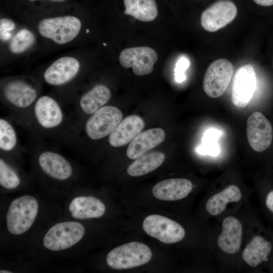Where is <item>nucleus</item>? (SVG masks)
<instances>
[{"mask_svg":"<svg viewBox=\"0 0 273 273\" xmlns=\"http://www.w3.org/2000/svg\"><path fill=\"white\" fill-rule=\"evenodd\" d=\"M28 1H37V0H28ZM38 1H40V0H38ZM49 1H52V2H64L66 0H49Z\"/></svg>","mask_w":273,"mask_h":273,"instance_id":"nucleus-33","label":"nucleus"},{"mask_svg":"<svg viewBox=\"0 0 273 273\" xmlns=\"http://www.w3.org/2000/svg\"><path fill=\"white\" fill-rule=\"evenodd\" d=\"M241 198L242 193L239 187L231 185L211 196L206 202V209L210 215L216 216L224 210L228 203L239 201Z\"/></svg>","mask_w":273,"mask_h":273,"instance_id":"nucleus-22","label":"nucleus"},{"mask_svg":"<svg viewBox=\"0 0 273 273\" xmlns=\"http://www.w3.org/2000/svg\"><path fill=\"white\" fill-rule=\"evenodd\" d=\"M34 113L39 124L45 128L56 127L63 119V114L59 104L47 96H42L37 100Z\"/></svg>","mask_w":273,"mask_h":273,"instance_id":"nucleus-15","label":"nucleus"},{"mask_svg":"<svg viewBox=\"0 0 273 273\" xmlns=\"http://www.w3.org/2000/svg\"><path fill=\"white\" fill-rule=\"evenodd\" d=\"M237 11L236 5L233 1H217L203 11L201 25L207 31H216L231 23L236 18Z\"/></svg>","mask_w":273,"mask_h":273,"instance_id":"nucleus-8","label":"nucleus"},{"mask_svg":"<svg viewBox=\"0 0 273 273\" xmlns=\"http://www.w3.org/2000/svg\"><path fill=\"white\" fill-rule=\"evenodd\" d=\"M20 183L17 173L4 161L0 159V184L5 188L13 189Z\"/></svg>","mask_w":273,"mask_h":273,"instance_id":"nucleus-28","label":"nucleus"},{"mask_svg":"<svg viewBox=\"0 0 273 273\" xmlns=\"http://www.w3.org/2000/svg\"><path fill=\"white\" fill-rule=\"evenodd\" d=\"M0 272L1 273H11L12 272L10 271H8V270H1Z\"/></svg>","mask_w":273,"mask_h":273,"instance_id":"nucleus-34","label":"nucleus"},{"mask_svg":"<svg viewBox=\"0 0 273 273\" xmlns=\"http://www.w3.org/2000/svg\"><path fill=\"white\" fill-rule=\"evenodd\" d=\"M272 249L270 241L261 235H257L246 246L242 256L249 266L256 267L268 261Z\"/></svg>","mask_w":273,"mask_h":273,"instance_id":"nucleus-18","label":"nucleus"},{"mask_svg":"<svg viewBox=\"0 0 273 273\" xmlns=\"http://www.w3.org/2000/svg\"><path fill=\"white\" fill-rule=\"evenodd\" d=\"M192 189L193 184L187 179L170 178L157 183L152 189V193L161 200L176 201L186 197Z\"/></svg>","mask_w":273,"mask_h":273,"instance_id":"nucleus-16","label":"nucleus"},{"mask_svg":"<svg viewBox=\"0 0 273 273\" xmlns=\"http://www.w3.org/2000/svg\"><path fill=\"white\" fill-rule=\"evenodd\" d=\"M143 228L149 236L166 244L179 242L186 235L185 229L180 224L158 214L147 216L143 221Z\"/></svg>","mask_w":273,"mask_h":273,"instance_id":"nucleus-6","label":"nucleus"},{"mask_svg":"<svg viewBox=\"0 0 273 273\" xmlns=\"http://www.w3.org/2000/svg\"><path fill=\"white\" fill-rule=\"evenodd\" d=\"M152 255L150 248L138 242L127 243L111 250L107 254L108 265L114 269H125L148 263Z\"/></svg>","mask_w":273,"mask_h":273,"instance_id":"nucleus-1","label":"nucleus"},{"mask_svg":"<svg viewBox=\"0 0 273 273\" xmlns=\"http://www.w3.org/2000/svg\"><path fill=\"white\" fill-rule=\"evenodd\" d=\"M104 46H106V43H104L103 44Z\"/></svg>","mask_w":273,"mask_h":273,"instance_id":"nucleus-36","label":"nucleus"},{"mask_svg":"<svg viewBox=\"0 0 273 273\" xmlns=\"http://www.w3.org/2000/svg\"><path fill=\"white\" fill-rule=\"evenodd\" d=\"M81 26V22L77 18L65 16L42 19L39 22L37 28L42 36L59 44H64L78 35Z\"/></svg>","mask_w":273,"mask_h":273,"instance_id":"nucleus-3","label":"nucleus"},{"mask_svg":"<svg viewBox=\"0 0 273 273\" xmlns=\"http://www.w3.org/2000/svg\"><path fill=\"white\" fill-rule=\"evenodd\" d=\"M246 133L250 146L256 152L265 150L271 144L273 134L271 125L260 112H254L249 116Z\"/></svg>","mask_w":273,"mask_h":273,"instance_id":"nucleus-11","label":"nucleus"},{"mask_svg":"<svg viewBox=\"0 0 273 273\" xmlns=\"http://www.w3.org/2000/svg\"><path fill=\"white\" fill-rule=\"evenodd\" d=\"M38 163L46 174L57 179H67L72 173L70 163L61 155L52 151L41 153L38 157Z\"/></svg>","mask_w":273,"mask_h":273,"instance_id":"nucleus-19","label":"nucleus"},{"mask_svg":"<svg viewBox=\"0 0 273 273\" xmlns=\"http://www.w3.org/2000/svg\"><path fill=\"white\" fill-rule=\"evenodd\" d=\"M34 34L27 29L20 30L12 39L9 44L10 51L14 54L26 51L35 42Z\"/></svg>","mask_w":273,"mask_h":273,"instance_id":"nucleus-26","label":"nucleus"},{"mask_svg":"<svg viewBox=\"0 0 273 273\" xmlns=\"http://www.w3.org/2000/svg\"><path fill=\"white\" fill-rule=\"evenodd\" d=\"M15 28L14 22L10 19L3 18L0 20V37L4 41L9 40L11 37L10 31Z\"/></svg>","mask_w":273,"mask_h":273,"instance_id":"nucleus-29","label":"nucleus"},{"mask_svg":"<svg viewBox=\"0 0 273 273\" xmlns=\"http://www.w3.org/2000/svg\"><path fill=\"white\" fill-rule=\"evenodd\" d=\"M85 228L76 221H64L52 226L43 238V246L52 251L68 249L83 238Z\"/></svg>","mask_w":273,"mask_h":273,"instance_id":"nucleus-4","label":"nucleus"},{"mask_svg":"<svg viewBox=\"0 0 273 273\" xmlns=\"http://www.w3.org/2000/svg\"><path fill=\"white\" fill-rule=\"evenodd\" d=\"M256 86V75L253 67L246 64L239 67L233 78L232 102L235 106L244 108L251 101Z\"/></svg>","mask_w":273,"mask_h":273,"instance_id":"nucleus-10","label":"nucleus"},{"mask_svg":"<svg viewBox=\"0 0 273 273\" xmlns=\"http://www.w3.org/2000/svg\"><path fill=\"white\" fill-rule=\"evenodd\" d=\"M234 73L232 63L225 59L213 61L207 68L203 87L206 94L212 98L219 97L228 87Z\"/></svg>","mask_w":273,"mask_h":273,"instance_id":"nucleus-5","label":"nucleus"},{"mask_svg":"<svg viewBox=\"0 0 273 273\" xmlns=\"http://www.w3.org/2000/svg\"><path fill=\"white\" fill-rule=\"evenodd\" d=\"M256 4L262 6H270L273 5V0H253Z\"/></svg>","mask_w":273,"mask_h":273,"instance_id":"nucleus-32","label":"nucleus"},{"mask_svg":"<svg viewBox=\"0 0 273 273\" xmlns=\"http://www.w3.org/2000/svg\"><path fill=\"white\" fill-rule=\"evenodd\" d=\"M69 209L73 217L81 219L102 216L105 212L106 207L96 197L79 196L72 200Z\"/></svg>","mask_w":273,"mask_h":273,"instance_id":"nucleus-20","label":"nucleus"},{"mask_svg":"<svg viewBox=\"0 0 273 273\" xmlns=\"http://www.w3.org/2000/svg\"><path fill=\"white\" fill-rule=\"evenodd\" d=\"M80 69L78 61L71 57H63L53 63L45 71V81L52 85H60L72 80Z\"/></svg>","mask_w":273,"mask_h":273,"instance_id":"nucleus-12","label":"nucleus"},{"mask_svg":"<svg viewBox=\"0 0 273 273\" xmlns=\"http://www.w3.org/2000/svg\"><path fill=\"white\" fill-rule=\"evenodd\" d=\"M264 204L266 209L273 214V189L269 190L266 194Z\"/></svg>","mask_w":273,"mask_h":273,"instance_id":"nucleus-31","label":"nucleus"},{"mask_svg":"<svg viewBox=\"0 0 273 273\" xmlns=\"http://www.w3.org/2000/svg\"><path fill=\"white\" fill-rule=\"evenodd\" d=\"M145 127L143 119L136 115L126 117L109 135V144L119 147L131 142Z\"/></svg>","mask_w":273,"mask_h":273,"instance_id":"nucleus-14","label":"nucleus"},{"mask_svg":"<svg viewBox=\"0 0 273 273\" xmlns=\"http://www.w3.org/2000/svg\"><path fill=\"white\" fill-rule=\"evenodd\" d=\"M243 228L241 222L232 216L226 217L222 223V231L217 238V244L224 253L237 252L241 245Z\"/></svg>","mask_w":273,"mask_h":273,"instance_id":"nucleus-13","label":"nucleus"},{"mask_svg":"<svg viewBox=\"0 0 273 273\" xmlns=\"http://www.w3.org/2000/svg\"><path fill=\"white\" fill-rule=\"evenodd\" d=\"M89 32V30H86V32Z\"/></svg>","mask_w":273,"mask_h":273,"instance_id":"nucleus-35","label":"nucleus"},{"mask_svg":"<svg viewBox=\"0 0 273 273\" xmlns=\"http://www.w3.org/2000/svg\"><path fill=\"white\" fill-rule=\"evenodd\" d=\"M38 210L36 199L32 196L25 195L14 199L10 205L7 215V226L13 235L26 232L33 224Z\"/></svg>","mask_w":273,"mask_h":273,"instance_id":"nucleus-2","label":"nucleus"},{"mask_svg":"<svg viewBox=\"0 0 273 273\" xmlns=\"http://www.w3.org/2000/svg\"><path fill=\"white\" fill-rule=\"evenodd\" d=\"M165 160V154L155 151L145 153L137 158L127 168V173L131 176H140L150 173L160 167Z\"/></svg>","mask_w":273,"mask_h":273,"instance_id":"nucleus-23","label":"nucleus"},{"mask_svg":"<svg viewBox=\"0 0 273 273\" xmlns=\"http://www.w3.org/2000/svg\"><path fill=\"white\" fill-rule=\"evenodd\" d=\"M165 138V132L160 128L141 132L128 145L126 155L129 159H135L160 144Z\"/></svg>","mask_w":273,"mask_h":273,"instance_id":"nucleus-17","label":"nucleus"},{"mask_svg":"<svg viewBox=\"0 0 273 273\" xmlns=\"http://www.w3.org/2000/svg\"><path fill=\"white\" fill-rule=\"evenodd\" d=\"M190 62L186 58L182 57L177 62L175 68V80L178 82H181L185 80V70L188 68Z\"/></svg>","mask_w":273,"mask_h":273,"instance_id":"nucleus-30","label":"nucleus"},{"mask_svg":"<svg viewBox=\"0 0 273 273\" xmlns=\"http://www.w3.org/2000/svg\"><path fill=\"white\" fill-rule=\"evenodd\" d=\"M4 95L7 101L20 108L29 107L37 97L35 89L21 80L13 81L7 84L4 88Z\"/></svg>","mask_w":273,"mask_h":273,"instance_id":"nucleus-21","label":"nucleus"},{"mask_svg":"<svg viewBox=\"0 0 273 273\" xmlns=\"http://www.w3.org/2000/svg\"><path fill=\"white\" fill-rule=\"evenodd\" d=\"M123 114L117 107L103 106L87 120L85 130L92 140H98L109 135L122 120Z\"/></svg>","mask_w":273,"mask_h":273,"instance_id":"nucleus-7","label":"nucleus"},{"mask_svg":"<svg viewBox=\"0 0 273 273\" xmlns=\"http://www.w3.org/2000/svg\"><path fill=\"white\" fill-rule=\"evenodd\" d=\"M110 97L108 87L103 84L97 85L82 96L79 106L84 113L93 114L103 107Z\"/></svg>","mask_w":273,"mask_h":273,"instance_id":"nucleus-25","label":"nucleus"},{"mask_svg":"<svg viewBox=\"0 0 273 273\" xmlns=\"http://www.w3.org/2000/svg\"><path fill=\"white\" fill-rule=\"evenodd\" d=\"M157 60V53L149 47L125 49L119 57L120 65L124 68H131L133 73L138 76L150 74Z\"/></svg>","mask_w":273,"mask_h":273,"instance_id":"nucleus-9","label":"nucleus"},{"mask_svg":"<svg viewBox=\"0 0 273 273\" xmlns=\"http://www.w3.org/2000/svg\"><path fill=\"white\" fill-rule=\"evenodd\" d=\"M17 138L12 125L6 120L0 119V148L5 151H10L16 146Z\"/></svg>","mask_w":273,"mask_h":273,"instance_id":"nucleus-27","label":"nucleus"},{"mask_svg":"<svg viewBox=\"0 0 273 273\" xmlns=\"http://www.w3.org/2000/svg\"><path fill=\"white\" fill-rule=\"evenodd\" d=\"M124 14L142 22H151L157 17L158 9L155 0H123Z\"/></svg>","mask_w":273,"mask_h":273,"instance_id":"nucleus-24","label":"nucleus"},{"mask_svg":"<svg viewBox=\"0 0 273 273\" xmlns=\"http://www.w3.org/2000/svg\"><path fill=\"white\" fill-rule=\"evenodd\" d=\"M272 270H273V267H272Z\"/></svg>","mask_w":273,"mask_h":273,"instance_id":"nucleus-37","label":"nucleus"}]
</instances>
